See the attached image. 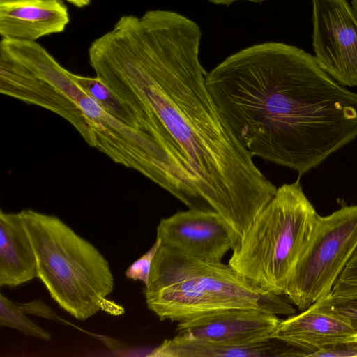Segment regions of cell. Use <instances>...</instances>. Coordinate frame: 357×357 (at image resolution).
<instances>
[{
    "instance_id": "15",
    "label": "cell",
    "mask_w": 357,
    "mask_h": 357,
    "mask_svg": "<svg viewBox=\"0 0 357 357\" xmlns=\"http://www.w3.org/2000/svg\"><path fill=\"white\" fill-rule=\"evenodd\" d=\"M70 78L109 114L123 123L142 131L135 112L99 77H84L69 71Z\"/></svg>"
},
{
    "instance_id": "21",
    "label": "cell",
    "mask_w": 357,
    "mask_h": 357,
    "mask_svg": "<svg viewBox=\"0 0 357 357\" xmlns=\"http://www.w3.org/2000/svg\"><path fill=\"white\" fill-rule=\"evenodd\" d=\"M21 309L26 313L34 314L45 319L60 320L55 312L45 303L40 301H33L29 303H18Z\"/></svg>"
},
{
    "instance_id": "12",
    "label": "cell",
    "mask_w": 357,
    "mask_h": 357,
    "mask_svg": "<svg viewBox=\"0 0 357 357\" xmlns=\"http://www.w3.org/2000/svg\"><path fill=\"white\" fill-rule=\"evenodd\" d=\"M270 337L303 350L306 356L320 349L357 342V333L346 323L311 306L282 319Z\"/></svg>"
},
{
    "instance_id": "1",
    "label": "cell",
    "mask_w": 357,
    "mask_h": 357,
    "mask_svg": "<svg viewBox=\"0 0 357 357\" xmlns=\"http://www.w3.org/2000/svg\"><path fill=\"white\" fill-rule=\"evenodd\" d=\"M202 30L177 12L104 39L90 64L139 116L160 153L167 191L245 232L277 188L221 118L199 59Z\"/></svg>"
},
{
    "instance_id": "13",
    "label": "cell",
    "mask_w": 357,
    "mask_h": 357,
    "mask_svg": "<svg viewBox=\"0 0 357 357\" xmlns=\"http://www.w3.org/2000/svg\"><path fill=\"white\" fill-rule=\"evenodd\" d=\"M303 350L275 338L248 344L194 340L177 334L147 354L151 357L304 356Z\"/></svg>"
},
{
    "instance_id": "8",
    "label": "cell",
    "mask_w": 357,
    "mask_h": 357,
    "mask_svg": "<svg viewBox=\"0 0 357 357\" xmlns=\"http://www.w3.org/2000/svg\"><path fill=\"white\" fill-rule=\"evenodd\" d=\"M0 92L63 117L96 148L94 133L81 110L6 39L0 42Z\"/></svg>"
},
{
    "instance_id": "18",
    "label": "cell",
    "mask_w": 357,
    "mask_h": 357,
    "mask_svg": "<svg viewBox=\"0 0 357 357\" xmlns=\"http://www.w3.org/2000/svg\"><path fill=\"white\" fill-rule=\"evenodd\" d=\"M330 295L357 297V249L335 282Z\"/></svg>"
},
{
    "instance_id": "22",
    "label": "cell",
    "mask_w": 357,
    "mask_h": 357,
    "mask_svg": "<svg viewBox=\"0 0 357 357\" xmlns=\"http://www.w3.org/2000/svg\"><path fill=\"white\" fill-rule=\"evenodd\" d=\"M209 2L215 4V5H223L226 6H229L231 3H233L234 1H242V0H208ZM248 1L253 3H261L265 1L268 0H245Z\"/></svg>"
},
{
    "instance_id": "6",
    "label": "cell",
    "mask_w": 357,
    "mask_h": 357,
    "mask_svg": "<svg viewBox=\"0 0 357 357\" xmlns=\"http://www.w3.org/2000/svg\"><path fill=\"white\" fill-rule=\"evenodd\" d=\"M357 249V205L318 214L308 244L287 286L284 297L300 311L329 295Z\"/></svg>"
},
{
    "instance_id": "16",
    "label": "cell",
    "mask_w": 357,
    "mask_h": 357,
    "mask_svg": "<svg viewBox=\"0 0 357 357\" xmlns=\"http://www.w3.org/2000/svg\"><path fill=\"white\" fill-rule=\"evenodd\" d=\"M0 326L17 330L26 336L45 341L52 339L50 333L38 326L26 315L19 304L14 303L0 294Z\"/></svg>"
},
{
    "instance_id": "3",
    "label": "cell",
    "mask_w": 357,
    "mask_h": 357,
    "mask_svg": "<svg viewBox=\"0 0 357 357\" xmlns=\"http://www.w3.org/2000/svg\"><path fill=\"white\" fill-rule=\"evenodd\" d=\"M144 294L148 308L160 321L180 322L233 308L296 312L287 299L253 284L229 264L201 260L161 243Z\"/></svg>"
},
{
    "instance_id": "24",
    "label": "cell",
    "mask_w": 357,
    "mask_h": 357,
    "mask_svg": "<svg viewBox=\"0 0 357 357\" xmlns=\"http://www.w3.org/2000/svg\"><path fill=\"white\" fill-rule=\"evenodd\" d=\"M351 7L353 8V10L357 17V0H352L351 1Z\"/></svg>"
},
{
    "instance_id": "7",
    "label": "cell",
    "mask_w": 357,
    "mask_h": 357,
    "mask_svg": "<svg viewBox=\"0 0 357 357\" xmlns=\"http://www.w3.org/2000/svg\"><path fill=\"white\" fill-rule=\"evenodd\" d=\"M312 47L320 66L344 86H357V17L347 0H312Z\"/></svg>"
},
{
    "instance_id": "19",
    "label": "cell",
    "mask_w": 357,
    "mask_h": 357,
    "mask_svg": "<svg viewBox=\"0 0 357 357\" xmlns=\"http://www.w3.org/2000/svg\"><path fill=\"white\" fill-rule=\"evenodd\" d=\"M160 241L156 238L153 245L135 261L126 271V276L132 280L142 281L145 287L149 284L152 263Z\"/></svg>"
},
{
    "instance_id": "5",
    "label": "cell",
    "mask_w": 357,
    "mask_h": 357,
    "mask_svg": "<svg viewBox=\"0 0 357 357\" xmlns=\"http://www.w3.org/2000/svg\"><path fill=\"white\" fill-rule=\"evenodd\" d=\"M317 215L298 179L283 184L256 216L228 264L264 291L283 296Z\"/></svg>"
},
{
    "instance_id": "2",
    "label": "cell",
    "mask_w": 357,
    "mask_h": 357,
    "mask_svg": "<svg viewBox=\"0 0 357 357\" xmlns=\"http://www.w3.org/2000/svg\"><path fill=\"white\" fill-rule=\"evenodd\" d=\"M206 84L223 121L252 156L299 176L357 137V93L295 45L242 49L208 73Z\"/></svg>"
},
{
    "instance_id": "23",
    "label": "cell",
    "mask_w": 357,
    "mask_h": 357,
    "mask_svg": "<svg viewBox=\"0 0 357 357\" xmlns=\"http://www.w3.org/2000/svg\"><path fill=\"white\" fill-rule=\"evenodd\" d=\"M78 8H83L90 4L91 0H65Z\"/></svg>"
},
{
    "instance_id": "10",
    "label": "cell",
    "mask_w": 357,
    "mask_h": 357,
    "mask_svg": "<svg viewBox=\"0 0 357 357\" xmlns=\"http://www.w3.org/2000/svg\"><path fill=\"white\" fill-rule=\"evenodd\" d=\"M281 320L277 314L257 309L233 308L180 321L176 331L194 340L248 344L271 338Z\"/></svg>"
},
{
    "instance_id": "14",
    "label": "cell",
    "mask_w": 357,
    "mask_h": 357,
    "mask_svg": "<svg viewBox=\"0 0 357 357\" xmlns=\"http://www.w3.org/2000/svg\"><path fill=\"white\" fill-rule=\"evenodd\" d=\"M35 252L20 212H0V286L15 287L37 278Z\"/></svg>"
},
{
    "instance_id": "17",
    "label": "cell",
    "mask_w": 357,
    "mask_h": 357,
    "mask_svg": "<svg viewBox=\"0 0 357 357\" xmlns=\"http://www.w3.org/2000/svg\"><path fill=\"white\" fill-rule=\"evenodd\" d=\"M311 307L343 321L357 333V297L347 298L329 294Z\"/></svg>"
},
{
    "instance_id": "20",
    "label": "cell",
    "mask_w": 357,
    "mask_h": 357,
    "mask_svg": "<svg viewBox=\"0 0 357 357\" xmlns=\"http://www.w3.org/2000/svg\"><path fill=\"white\" fill-rule=\"evenodd\" d=\"M312 357H357V342L337 344L320 349Z\"/></svg>"
},
{
    "instance_id": "4",
    "label": "cell",
    "mask_w": 357,
    "mask_h": 357,
    "mask_svg": "<svg viewBox=\"0 0 357 357\" xmlns=\"http://www.w3.org/2000/svg\"><path fill=\"white\" fill-rule=\"evenodd\" d=\"M20 213L35 252L37 278L61 308L80 321L100 310L123 313L122 306L107 298L114 276L92 243L56 216L31 209Z\"/></svg>"
},
{
    "instance_id": "11",
    "label": "cell",
    "mask_w": 357,
    "mask_h": 357,
    "mask_svg": "<svg viewBox=\"0 0 357 357\" xmlns=\"http://www.w3.org/2000/svg\"><path fill=\"white\" fill-rule=\"evenodd\" d=\"M69 22L62 0H0L1 39L34 42L63 32Z\"/></svg>"
},
{
    "instance_id": "9",
    "label": "cell",
    "mask_w": 357,
    "mask_h": 357,
    "mask_svg": "<svg viewBox=\"0 0 357 357\" xmlns=\"http://www.w3.org/2000/svg\"><path fill=\"white\" fill-rule=\"evenodd\" d=\"M156 238L167 248L209 262H221L229 250L238 247L231 229L219 213L193 208L162 218Z\"/></svg>"
}]
</instances>
